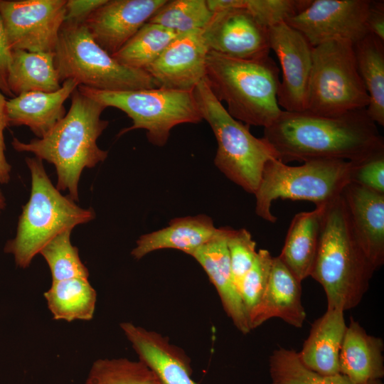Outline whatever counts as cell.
I'll return each instance as SVG.
<instances>
[{
	"label": "cell",
	"instance_id": "6da1fadb",
	"mask_svg": "<svg viewBox=\"0 0 384 384\" xmlns=\"http://www.w3.org/2000/svg\"><path fill=\"white\" fill-rule=\"evenodd\" d=\"M284 164L297 161H363L384 151V139L366 109L336 116L282 110L263 137Z\"/></svg>",
	"mask_w": 384,
	"mask_h": 384
},
{
	"label": "cell",
	"instance_id": "7a4b0ae2",
	"mask_svg": "<svg viewBox=\"0 0 384 384\" xmlns=\"http://www.w3.org/2000/svg\"><path fill=\"white\" fill-rule=\"evenodd\" d=\"M105 108L77 87L71 95L68 112L46 135L28 143L14 137L11 144L17 151L33 153L53 164L58 176L56 188L68 190V196L78 201V182L82 171L95 167L107 157V151L97 144L109 124L101 119Z\"/></svg>",
	"mask_w": 384,
	"mask_h": 384
},
{
	"label": "cell",
	"instance_id": "3957f363",
	"mask_svg": "<svg viewBox=\"0 0 384 384\" xmlns=\"http://www.w3.org/2000/svg\"><path fill=\"white\" fill-rule=\"evenodd\" d=\"M375 272L354 238L340 196L323 208L310 277L322 286L327 308L344 311L359 304Z\"/></svg>",
	"mask_w": 384,
	"mask_h": 384
},
{
	"label": "cell",
	"instance_id": "277c9868",
	"mask_svg": "<svg viewBox=\"0 0 384 384\" xmlns=\"http://www.w3.org/2000/svg\"><path fill=\"white\" fill-rule=\"evenodd\" d=\"M279 69L270 56L241 60L209 51L206 80L228 112L245 124L270 126L280 114L277 91Z\"/></svg>",
	"mask_w": 384,
	"mask_h": 384
},
{
	"label": "cell",
	"instance_id": "5b68a950",
	"mask_svg": "<svg viewBox=\"0 0 384 384\" xmlns=\"http://www.w3.org/2000/svg\"><path fill=\"white\" fill-rule=\"evenodd\" d=\"M31 171V190L19 216L16 237L9 240L4 252L12 254L16 265L28 267L33 257L55 236L95 218L92 208L79 207L63 196L48 178L42 160L26 158Z\"/></svg>",
	"mask_w": 384,
	"mask_h": 384
},
{
	"label": "cell",
	"instance_id": "8992f818",
	"mask_svg": "<svg viewBox=\"0 0 384 384\" xmlns=\"http://www.w3.org/2000/svg\"><path fill=\"white\" fill-rule=\"evenodd\" d=\"M203 119L210 126L218 143L215 166L246 192L255 193L266 163L277 159L264 138H257L249 126L233 118L215 97L204 78L193 90Z\"/></svg>",
	"mask_w": 384,
	"mask_h": 384
},
{
	"label": "cell",
	"instance_id": "52a82bcc",
	"mask_svg": "<svg viewBox=\"0 0 384 384\" xmlns=\"http://www.w3.org/2000/svg\"><path fill=\"white\" fill-rule=\"evenodd\" d=\"M54 63L60 82L73 79L78 86L106 91L157 87L146 71L126 67L103 50L84 23H63Z\"/></svg>",
	"mask_w": 384,
	"mask_h": 384
},
{
	"label": "cell",
	"instance_id": "ba28073f",
	"mask_svg": "<svg viewBox=\"0 0 384 384\" xmlns=\"http://www.w3.org/2000/svg\"><path fill=\"white\" fill-rule=\"evenodd\" d=\"M353 163L342 160H312L300 166H289L278 159L269 160L263 169L255 196V213L274 223L270 208L274 201L303 200L317 206L338 198L350 183Z\"/></svg>",
	"mask_w": 384,
	"mask_h": 384
},
{
	"label": "cell",
	"instance_id": "9c48e42d",
	"mask_svg": "<svg viewBox=\"0 0 384 384\" xmlns=\"http://www.w3.org/2000/svg\"><path fill=\"white\" fill-rule=\"evenodd\" d=\"M82 94L105 107L125 112L132 125L122 129V135L133 129L146 132L148 141L164 146L171 129L181 124H197L203 120L193 90L181 91L161 87L124 91L99 90L79 85Z\"/></svg>",
	"mask_w": 384,
	"mask_h": 384
},
{
	"label": "cell",
	"instance_id": "30bf717a",
	"mask_svg": "<svg viewBox=\"0 0 384 384\" xmlns=\"http://www.w3.org/2000/svg\"><path fill=\"white\" fill-rule=\"evenodd\" d=\"M369 96L356 67L353 44L330 41L313 47L306 109L336 116L366 109Z\"/></svg>",
	"mask_w": 384,
	"mask_h": 384
},
{
	"label": "cell",
	"instance_id": "8fae6325",
	"mask_svg": "<svg viewBox=\"0 0 384 384\" xmlns=\"http://www.w3.org/2000/svg\"><path fill=\"white\" fill-rule=\"evenodd\" d=\"M66 0H0V16L11 50L54 53Z\"/></svg>",
	"mask_w": 384,
	"mask_h": 384
},
{
	"label": "cell",
	"instance_id": "7c38bea8",
	"mask_svg": "<svg viewBox=\"0 0 384 384\" xmlns=\"http://www.w3.org/2000/svg\"><path fill=\"white\" fill-rule=\"evenodd\" d=\"M370 0H309L308 5L287 21L313 46L330 41L353 44L369 33L367 15Z\"/></svg>",
	"mask_w": 384,
	"mask_h": 384
},
{
	"label": "cell",
	"instance_id": "4fadbf2b",
	"mask_svg": "<svg viewBox=\"0 0 384 384\" xmlns=\"http://www.w3.org/2000/svg\"><path fill=\"white\" fill-rule=\"evenodd\" d=\"M269 37L270 49L276 53L282 72L277 103L284 111H305L313 46L299 31L285 22L270 27Z\"/></svg>",
	"mask_w": 384,
	"mask_h": 384
},
{
	"label": "cell",
	"instance_id": "5bb4252c",
	"mask_svg": "<svg viewBox=\"0 0 384 384\" xmlns=\"http://www.w3.org/2000/svg\"><path fill=\"white\" fill-rule=\"evenodd\" d=\"M246 1V0H245ZM202 34L209 51L255 60L269 55V28L244 6L214 14Z\"/></svg>",
	"mask_w": 384,
	"mask_h": 384
},
{
	"label": "cell",
	"instance_id": "9a60e30c",
	"mask_svg": "<svg viewBox=\"0 0 384 384\" xmlns=\"http://www.w3.org/2000/svg\"><path fill=\"white\" fill-rule=\"evenodd\" d=\"M208 52L202 30L178 34L145 71L157 87L193 91L206 78Z\"/></svg>",
	"mask_w": 384,
	"mask_h": 384
},
{
	"label": "cell",
	"instance_id": "2e32d148",
	"mask_svg": "<svg viewBox=\"0 0 384 384\" xmlns=\"http://www.w3.org/2000/svg\"><path fill=\"white\" fill-rule=\"evenodd\" d=\"M166 0H107L83 23L107 53H116Z\"/></svg>",
	"mask_w": 384,
	"mask_h": 384
},
{
	"label": "cell",
	"instance_id": "e0dca14e",
	"mask_svg": "<svg viewBox=\"0 0 384 384\" xmlns=\"http://www.w3.org/2000/svg\"><path fill=\"white\" fill-rule=\"evenodd\" d=\"M341 196L354 238L376 271L384 263V193L350 182Z\"/></svg>",
	"mask_w": 384,
	"mask_h": 384
},
{
	"label": "cell",
	"instance_id": "ac0fdd59",
	"mask_svg": "<svg viewBox=\"0 0 384 384\" xmlns=\"http://www.w3.org/2000/svg\"><path fill=\"white\" fill-rule=\"evenodd\" d=\"M120 327L139 360L156 374L161 384H196L192 378L189 357L167 337L130 322L121 323Z\"/></svg>",
	"mask_w": 384,
	"mask_h": 384
},
{
	"label": "cell",
	"instance_id": "d6986e66",
	"mask_svg": "<svg viewBox=\"0 0 384 384\" xmlns=\"http://www.w3.org/2000/svg\"><path fill=\"white\" fill-rule=\"evenodd\" d=\"M301 284L278 256L273 257L266 289L247 316L250 331L272 318L302 327L306 314L302 302Z\"/></svg>",
	"mask_w": 384,
	"mask_h": 384
},
{
	"label": "cell",
	"instance_id": "ffe728a7",
	"mask_svg": "<svg viewBox=\"0 0 384 384\" xmlns=\"http://www.w3.org/2000/svg\"><path fill=\"white\" fill-rule=\"evenodd\" d=\"M189 255L207 274L218 292L225 313L235 327L243 334H248L250 329L247 316L231 270L225 227L220 228L217 235Z\"/></svg>",
	"mask_w": 384,
	"mask_h": 384
},
{
	"label": "cell",
	"instance_id": "44dd1931",
	"mask_svg": "<svg viewBox=\"0 0 384 384\" xmlns=\"http://www.w3.org/2000/svg\"><path fill=\"white\" fill-rule=\"evenodd\" d=\"M78 87L68 79L56 91L25 92L7 100L9 126L26 125L37 138L43 137L65 117L64 102Z\"/></svg>",
	"mask_w": 384,
	"mask_h": 384
},
{
	"label": "cell",
	"instance_id": "7402d4cb",
	"mask_svg": "<svg viewBox=\"0 0 384 384\" xmlns=\"http://www.w3.org/2000/svg\"><path fill=\"white\" fill-rule=\"evenodd\" d=\"M220 231L209 216L200 214L176 218L162 229L141 235L131 255L140 260L151 252L174 249L190 255Z\"/></svg>",
	"mask_w": 384,
	"mask_h": 384
},
{
	"label": "cell",
	"instance_id": "603a6c76",
	"mask_svg": "<svg viewBox=\"0 0 384 384\" xmlns=\"http://www.w3.org/2000/svg\"><path fill=\"white\" fill-rule=\"evenodd\" d=\"M384 343L367 334L352 317L339 353L340 373L356 384H368L384 375Z\"/></svg>",
	"mask_w": 384,
	"mask_h": 384
},
{
	"label": "cell",
	"instance_id": "cb8c5ba5",
	"mask_svg": "<svg viewBox=\"0 0 384 384\" xmlns=\"http://www.w3.org/2000/svg\"><path fill=\"white\" fill-rule=\"evenodd\" d=\"M343 311L327 308L311 325L309 336L298 352L302 363L324 375L340 373L339 353L347 328Z\"/></svg>",
	"mask_w": 384,
	"mask_h": 384
},
{
	"label": "cell",
	"instance_id": "d4e9b609",
	"mask_svg": "<svg viewBox=\"0 0 384 384\" xmlns=\"http://www.w3.org/2000/svg\"><path fill=\"white\" fill-rule=\"evenodd\" d=\"M324 206L294 216L278 256L300 282L310 277L313 268Z\"/></svg>",
	"mask_w": 384,
	"mask_h": 384
},
{
	"label": "cell",
	"instance_id": "484cf974",
	"mask_svg": "<svg viewBox=\"0 0 384 384\" xmlns=\"http://www.w3.org/2000/svg\"><path fill=\"white\" fill-rule=\"evenodd\" d=\"M54 53L12 50L8 87L14 95L29 92H50L61 87Z\"/></svg>",
	"mask_w": 384,
	"mask_h": 384
},
{
	"label": "cell",
	"instance_id": "4316f807",
	"mask_svg": "<svg viewBox=\"0 0 384 384\" xmlns=\"http://www.w3.org/2000/svg\"><path fill=\"white\" fill-rule=\"evenodd\" d=\"M356 67L369 96L366 107L376 124L384 125V41L368 33L353 44Z\"/></svg>",
	"mask_w": 384,
	"mask_h": 384
},
{
	"label": "cell",
	"instance_id": "83f0119b",
	"mask_svg": "<svg viewBox=\"0 0 384 384\" xmlns=\"http://www.w3.org/2000/svg\"><path fill=\"white\" fill-rule=\"evenodd\" d=\"M44 297L55 320L70 322L89 321L93 317L97 293L87 278L53 282Z\"/></svg>",
	"mask_w": 384,
	"mask_h": 384
},
{
	"label": "cell",
	"instance_id": "f1b7e54d",
	"mask_svg": "<svg viewBox=\"0 0 384 384\" xmlns=\"http://www.w3.org/2000/svg\"><path fill=\"white\" fill-rule=\"evenodd\" d=\"M178 35L147 22L112 56L126 67L145 71Z\"/></svg>",
	"mask_w": 384,
	"mask_h": 384
},
{
	"label": "cell",
	"instance_id": "f546056e",
	"mask_svg": "<svg viewBox=\"0 0 384 384\" xmlns=\"http://www.w3.org/2000/svg\"><path fill=\"white\" fill-rule=\"evenodd\" d=\"M271 384H356L341 373L324 375L307 368L298 352L279 347L270 357ZM368 384H383L380 380Z\"/></svg>",
	"mask_w": 384,
	"mask_h": 384
},
{
	"label": "cell",
	"instance_id": "4dcf8cb0",
	"mask_svg": "<svg viewBox=\"0 0 384 384\" xmlns=\"http://www.w3.org/2000/svg\"><path fill=\"white\" fill-rule=\"evenodd\" d=\"M213 16L206 0H166L148 22L181 34L203 30Z\"/></svg>",
	"mask_w": 384,
	"mask_h": 384
},
{
	"label": "cell",
	"instance_id": "1f68e13d",
	"mask_svg": "<svg viewBox=\"0 0 384 384\" xmlns=\"http://www.w3.org/2000/svg\"><path fill=\"white\" fill-rule=\"evenodd\" d=\"M85 384H161L144 363L125 358L95 361Z\"/></svg>",
	"mask_w": 384,
	"mask_h": 384
},
{
	"label": "cell",
	"instance_id": "d6a6232c",
	"mask_svg": "<svg viewBox=\"0 0 384 384\" xmlns=\"http://www.w3.org/2000/svg\"><path fill=\"white\" fill-rule=\"evenodd\" d=\"M72 230H66L48 242L40 251L48 265L52 282L68 279L87 278L89 272L81 262L78 249L70 242Z\"/></svg>",
	"mask_w": 384,
	"mask_h": 384
},
{
	"label": "cell",
	"instance_id": "836d02e7",
	"mask_svg": "<svg viewBox=\"0 0 384 384\" xmlns=\"http://www.w3.org/2000/svg\"><path fill=\"white\" fill-rule=\"evenodd\" d=\"M272 259L267 250H259L251 267L241 281L239 292L247 316L258 304L266 289Z\"/></svg>",
	"mask_w": 384,
	"mask_h": 384
},
{
	"label": "cell",
	"instance_id": "e575fe53",
	"mask_svg": "<svg viewBox=\"0 0 384 384\" xmlns=\"http://www.w3.org/2000/svg\"><path fill=\"white\" fill-rule=\"evenodd\" d=\"M225 230L231 270L239 291L241 281L256 257V242L251 233L245 228L235 230L225 227Z\"/></svg>",
	"mask_w": 384,
	"mask_h": 384
},
{
	"label": "cell",
	"instance_id": "d590c367",
	"mask_svg": "<svg viewBox=\"0 0 384 384\" xmlns=\"http://www.w3.org/2000/svg\"><path fill=\"white\" fill-rule=\"evenodd\" d=\"M309 0H246L245 7L265 27L287 21L302 11Z\"/></svg>",
	"mask_w": 384,
	"mask_h": 384
},
{
	"label": "cell",
	"instance_id": "8d00e7d4",
	"mask_svg": "<svg viewBox=\"0 0 384 384\" xmlns=\"http://www.w3.org/2000/svg\"><path fill=\"white\" fill-rule=\"evenodd\" d=\"M350 182L384 193V151L353 163Z\"/></svg>",
	"mask_w": 384,
	"mask_h": 384
},
{
	"label": "cell",
	"instance_id": "74e56055",
	"mask_svg": "<svg viewBox=\"0 0 384 384\" xmlns=\"http://www.w3.org/2000/svg\"><path fill=\"white\" fill-rule=\"evenodd\" d=\"M107 0H66L64 22L83 23Z\"/></svg>",
	"mask_w": 384,
	"mask_h": 384
},
{
	"label": "cell",
	"instance_id": "f35d334b",
	"mask_svg": "<svg viewBox=\"0 0 384 384\" xmlns=\"http://www.w3.org/2000/svg\"><path fill=\"white\" fill-rule=\"evenodd\" d=\"M11 51L0 16V91L4 95L14 97L8 87V75L11 63Z\"/></svg>",
	"mask_w": 384,
	"mask_h": 384
},
{
	"label": "cell",
	"instance_id": "ab89813d",
	"mask_svg": "<svg viewBox=\"0 0 384 384\" xmlns=\"http://www.w3.org/2000/svg\"><path fill=\"white\" fill-rule=\"evenodd\" d=\"M7 100L0 91V183H7L10 180L11 165L6 159L4 132L9 126L6 112Z\"/></svg>",
	"mask_w": 384,
	"mask_h": 384
},
{
	"label": "cell",
	"instance_id": "60d3db41",
	"mask_svg": "<svg viewBox=\"0 0 384 384\" xmlns=\"http://www.w3.org/2000/svg\"><path fill=\"white\" fill-rule=\"evenodd\" d=\"M366 23L369 33L384 41L383 1H370Z\"/></svg>",
	"mask_w": 384,
	"mask_h": 384
},
{
	"label": "cell",
	"instance_id": "b9f144b4",
	"mask_svg": "<svg viewBox=\"0 0 384 384\" xmlns=\"http://www.w3.org/2000/svg\"><path fill=\"white\" fill-rule=\"evenodd\" d=\"M206 3L210 11L214 14L244 6L245 0H206Z\"/></svg>",
	"mask_w": 384,
	"mask_h": 384
},
{
	"label": "cell",
	"instance_id": "7bdbcfd3",
	"mask_svg": "<svg viewBox=\"0 0 384 384\" xmlns=\"http://www.w3.org/2000/svg\"><path fill=\"white\" fill-rule=\"evenodd\" d=\"M5 206H6L5 198L1 191L0 190V213L4 209Z\"/></svg>",
	"mask_w": 384,
	"mask_h": 384
}]
</instances>
